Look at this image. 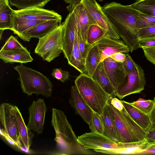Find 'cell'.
Returning a JSON list of instances; mask_svg holds the SVG:
<instances>
[{"label":"cell","instance_id":"cell-9","mask_svg":"<svg viewBox=\"0 0 155 155\" xmlns=\"http://www.w3.org/2000/svg\"><path fill=\"white\" fill-rule=\"evenodd\" d=\"M78 143L87 150L119 149L122 143L115 141L96 132L86 133L78 136Z\"/></svg>","mask_w":155,"mask_h":155},{"label":"cell","instance_id":"cell-41","mask_svg":"<svg viewBox=\"0 0 155 155\" xmlns=\"http://www.w3.org/2000/svg\"><path fill=\"white\" fill-rule=\"evenodd\" d=\"M145 138L148 142L152 143L153 145L155 144V124H151L150 128L146 132Z\"/></svg>","mask_w":155,"mask_h":155},{"label":"cell","instance_id":"cell-22","mask_svg":"<svg viewBox=\"0 0 155 155\" xmlns=\"http://www.w3.org/2000/svg\"><path fill=\"white\" fill-rule=\"evenodd\" d=\"M30 53L26 47L17 50L0 51V58L5 63H25L33 61Z\"/></svg>","mask_w":155,"mask_h":155},{"label":"cell","instance_id":"cell-18","mask_svg":"<svg viewBox=\"0 0 155 155\" xmlns=\"http://www.w3.org/2000/svg\"><path fill=\"white\" fill-rule=\"evenodd\" d=\"M61 23L57 20L46 21L22 33L19 37L25 41H29L31 38L39 39L54 30Z\"/></svg>","mask_w":155,"mask_h":155},{"label":"cell","instance_id":"cell-45","mask_svg":"<svg viewBox=\"0 0 155 155\" xmlns=\"http://www.w3.org/2000/svg\"><path fill=\"white\" fill-rule=\"evenodd\" d=\"M153 101L154 105L151 112L149 115L152 124H155V97L153 98Z\"/></svg>","mask_w":155,"mask_h":155},{"label":"cell","instance_id":"cell-19","mask_svg":"<svg viewBox=\"0 0 155 155\" xmlns=\"http://www.w3.org/2000/svg\"><path fill=\"white\" fill-rule=\"evenodd\" d=\"M151 143L145 139L141 141L129 143H123L122 147L119 149H97L94 151L110 154H140L142 152L150 148Z\"/></svg>","mask_w":155,"mask_h":155},{"label":"cell","instance_id":"cell-34","mask_svg":"<svg viewBox=\"0 0 155 155\" xmlns=\"http://www.w3.org/2000/svg\"><path fill=\"white\" fill-rule=\"evenodd\" d=\"M89 127L91 132L103 134L104 127L101 115L93 111L91 123Z\"/></svg>","mask_w":155,"mask_h":155},{"label":"cell","instance_id":"cell-39","mask_svg":"<svg viewBox=\"0 0 155 155\" xmlns=\"http://www.w3.org/2000/svg\"><path fill=\"white\" fill-rule=\"evenodd\" d=\"M125 58L122 63L123 67L127 74L132 72L134 69L136 63L128 54H125Z\"/></svg>","mask_w":155,"mask_h":155},{"label":"cell","instance_id":"cell-7","mask_svg":"<svg viewBox=\"0 0 155 155\" xmlns=\"http://www.w3.org/2000/svg\"><path fill=\"white\" fill-rule=\"evenodd\" d=\"M0 120L3 129L1 134L8 141L11 140L15 146L23 148L20 141L15 106L6 103L0 106Z\"/></svg>","mask_w":155,"mask_h":155},{"label":"cell","instance_id":"cell-2","mask_svg":"<svg viewBox=\"0 0 155 155\" xmlns=\"http://www.w3.org/2000/svg\"><path fill=\"white\" fill-rule=\"evenodd\" d=\"M51 124L55 134L56 148L52 154H91L79 144L66 115L61 110L52 109Z\"/></svg>","mask_w":155,"mask_h":155},{"label":"cell","instance_id":"cell-11","mask_svg":"<svg viewBox=\"0 0 155 155\" xmlns=\"http://www.w3.org/2000/svg\"><path fill=\"white\" fill-rule=\"evenodd\" d=\"M97 25L112 37L120 39L116 28L102 9V6L96 0H81Z\"/></svg>","mask_w":155,"mask_h":155},{"label":"cell","instance_id":"cell-5","mask_svg":"<svg viewBox=\"0 0 155 155\" xmlns=\"http://www.w3.org/2000/svg\"><path fill=\"white\" fill-rule=\"evenodd\" d=\"M107 103L114 120L120 142L132 143L145 139L146 132L133 119L124 108L121 111L118 110L112 105L109 98Z\"/></svg>","mask_w":155,"mask_h":155},{"label":"cell","instance_id":"cell-6","mask_svg":"<svg viewBox=\"0 0 155 155\" xmlns=\"http://www.w3.org/2000/svg\"><path fill=\"white\" fill-rule=\"evenodd\" d=\"M64 21L54 30L39 41L35 49V53L44 60L51 62L63 52L62 32Z\"/></svg>","mask_w":155,"mask_h":155},{"label":"cell","instance_id":"cell-43","mask_svg":"<svg viewBox=\"0 0 155 155\" xmlns=\"http://www.w3.org/2000/svg\"><path fill=\"white\" fill-rule=\"evenodd\" d=\"M139 48H150L155 46V38L140 40Z\"/></svg>","mask_w":155,"mask_h":155},{"label":"cell","instance_id":"cell-10","mask_svg":"<svg viewBox=\"0 0 155 155\" xmlns=\"http://www.w3.org/2000/svg\"><path fill=\"white\" fill-rule=\"evenodd\" d=\"M67 8L69 11H73L78 31L81 34L84 41L87 43V34L90 27L91 25L97 24L81 0H74Z\"/></svg>","mask_w":155,"mask_h":155},{"label":"cell","instance_id":"cell-3","mask_svg":"<svg viewBox=\"0 0 155 155\" xmlns=\"http://www.w3.org/2000/svg\"><path fill=\"white\" fill-rule=\"evenodd\" d=\"M18 73L22 91L30 96L35 94L46 97L51 96L53 85L50 79L41 72L26 67L23 63L14 67Z\"/></svg>","mask_w":155,"mask_h":155},{"label":"cell","instance_id":"cell-36","mask_svg":"<svg viewBox=\"0 0 155 155\" xmlns=\"http://www.w3.org/2000/svg\"><path fill=\"white\" fill-rule=\"evenodd\" d=\"M138 36L139 41L155 38V26L138 29Z\"/></svg>","mask_w":155,"mask_h":155},{"label":"cell","instance_id":"cell-48","mask_svg":"<svg viewBox=\"0 0 155 155\" xmlns=\"http://www.w3.org/2000/svg\"><path fill=\"white\" fill-rule=\"evenodd\" d=\"M152 147H155V144L153 145L152 146V147H151V148Z\"/></svg>","mask_w":155,"mask_h":155},{"label":"cell","instance_id":"cell-33","mask_svg":"<svg viewBox=\"0 0 155 155\" xmlns=\"http://www.w3.org/2000/svg\"><path fill=\"white\" fill-rule=\"evenodd\" d=\"M131 103L137 108L148 115L150 113L154 105L153 100H146L141 98H140Z\"/></svg>","mask_w":155,"mask_h":155},{"label":"cell","instance_id":"cell-25","mask_svg":"<svg viewBox=\"0 0 155 155\" xmlns=\"http://www.w3.org/2000/svg\"><path fill=\"white\" fill-rule=\"evenodd\" d=\"M12 28L11 31L19 37L21 34L45 21L32 20L18 18L12 14Z\"/></svg>","mask_w":155,"mask_h":155},{"label":"cell","instance_id":"cell-37","mask_svg":"<svg viewBox=\"0 0 155 155\" xmlns=\"http://www.w3.org/2000/svg\"><path fill=\"white\" fill-rule=\"evenodd\" d=\"M77 37L79 48L83 58L85 60L87 54L92 45L85 42L83 40L81 34L77 30Z\"/></svg>","mask_w":155,"mask_h":155},{"label":"cell","instance_id":"cell-15","mask_svg":"<svg viewBox=\"0 0 155 155\" xmlns=\"http://www.w3.org/2000/svg\"><path fill=\"white\" fill-rule=\"evenodd\" d=\"M12 14L20 18L32 20H57L61 22L62 19V16L53 10L39 7L13 10Z\"/></svg>","mask_w":155,"mask_h":155},{"label":"cell","instance_id":"cell-29","mask_svg":"<svg viewBox=\"0 0 155 155\" xmlns=\"http://www.w3.org/2000/svg\"><path fill=\"white\" fill-rule=\"evenodd\" d=\"M130 5L140 13L155 17V0H139Z\"/></svg>","mask_w":155,"mask_h":155},{"label":"cell","instance_id":"cell-47","mask_svg":"<svg viewBox=\"0 0 155 155\" xmlns=\"http://www.w3.org/2000/svg\"><path fill=\"white\" fill-rule=\"evenodd\" d=\"M74 0H64L65 2L67 4H71L72 3ZM100 2H102L104 0H97Z\"/></svg>","mask_w":155,"mask_h":155},{"label":"cell","instance_id":"cell-8","mask_svg":"<svg viewBox=\"0 0 155 155\" xmlns=\"http://www.w3.org/2000/svg\"><path fill=\"white\" fill-rule=\"evenodd\" d=\"M145 84L144 71L136 63L134 70L127 74L124 82L116 91L115 96L122 99L128 95L140 93L144 90Z\"/></svg>","mask_w":155,"mask_h":155},{"label":"cell","instance_id":"cell-17","mask_svg":"<svg viewBox=\"0 0 155 155\" xmlns=\"http://www.w3.org/2000/svg\"><path fill=\"white\" fill-rule=\"evenodd\" d=\"M69 101L74 109L76 114L80 116L85 122L90 125L93 111L84 99L75 85L71 87Z\"/></svg>","mask_w":155,"mask_h":155},{"label":"cell","instance_id":"cell-26","mask_svg":"<svg viewBox=\"0 0 155 155\" xmlns=\"http://www.w3.org/2000/svg\"><path fill=\"white\" fill-rule=\"evenodd\" d=\"M67 60L69 65L74 68L81 73L86 74L85 60L81 55L78 46L77 31L72 52Z\"/></svg>","mask_w":155,"mask_h":155},{"label":"cell","instance_id":"cell-44","mask_svg":"<svg viewBox=\"0 0 155 155\" xmlns=\"http://www.w3.org/2000/svg\"><path fill=\"white\" fill-rule=\"evenodd\" d=\"M110 57L116 61L122 63L125 60L126 56L125 54L121 52H118L112 55Z\"/></svg>","mask_w":155,"mask_h":155},{"label":"cell","instance_id":"cell-28","mask_svg":"<svg viewBox=\"0 0 155 155\" xmlns=\"http://www.w3.org/2000/svg\"><path fill=\"white\" fill-rule=\"evenodd\" d=\"M101 62L100 57L97 46L92 45L87 54L85 61L86 74L92 77L95 71Z\"/></svg>","mask_w":155,"mask_h":155},{"label":"cell","instance_id":"cell-23","mask_svg":"<svg viewBox=\"0 0 155 155\" xmlns=\"http://www.w3.org/2000/svg\"><path fill=\"white\" fill-rule=\"evenodd\" d=\"M20 141L23 147L29 150L34 134L26 125L19 109L15 106Z\"/></svg>","mask_w":155,"mask_h":155},{"label":"cell","instance_id":"cell-40","mask_svg":"<svg viewBox=\"0 0 155 155\" xmlns=\"http://www.w3.org/2000/svg\"><path fill=\"white\" fill-rule=\"evenodd\" d=\"M142 49L147 59L155 65V46L143 48Z\"/></svg>","mask_w":155,"mask_h":155},{"label":"cell","instance_id":"cell-42","mask_svg":"<svg viewBox=\"0 0 155 155\" xmlns=\"http://www.w3.org/2000/svg\"><path fill=\"white\" fill-rule=\"evenodd\" d=\"M114 97L110 96L109 97L111 104L114 107L118 110H122L124 107L121 101Z\"/></svg>","mask_w":155,"mask_h":155},{"label":"cell","instance_id":"cell-27","mask_svg":"<svg viewBox=\"0 0 155 155\" xmlns=\"http://www.w3.org/2000/svg\"><path fill=\"white\" fill-rule=\"evenodd\" d=\"M11 7L9 0H0V30L12 29L13 9Z\"/></svg>","mask_w":155,"mask_h":155},{"label":"cell","instance_id":"cell-32","mask_svg":"<svg viewBox=\"0 0 155 155\" xmlns=\"http://www.w3.org/2000/svg\"><path fill=\"white\" fill-rule=\"evenodd\" d=\"M136 25L138 30L155 26V17L140 13Z\"/></svg>","mask_w":155,"mask_h":155},{"label":"cell","instance_id":"cell-38","mask_svg":"<svg viewBox=\"0 0 155 155\" xmlns=\"http://www.w3.org/2000/svg\"><path fill=\"white\" fill-rule=\"evenodd\" d=\"M51 75L53 78L64 83L69 79V73L68 71H64L60 68H55L52 70Z\"/></svg>","mask_w":155,"mask_h":155},{"label":"cell","instance_id":"cell-46","mask_svg":"<svg viewBox=\"0 0 155 155\" xmlns=\"http://www.w3.org/2000/svg\"><path fill=\"white\" fill-rule=\"evenodd\" d=\"M140 154H155V148L152 147L141 152Z\"/></svg>","mask_w":155,"mask_h":155},{"label":"cell","instance_id":"cell-16","mask_svg":"<svg viewBox=\"0 0 155 155\" xmlns=\"http://www.w3.org/2000/svg\"><path fill=\"white\" fill-rule=\"evenodd\" d=\"M103 62L105 72L115 93L124 82L127 74L122 63L116 61L110 57L105 58Z\"/></svg>","mask_w":155,"mask_h":155},{"label":"cell","instance_id":"cell-14","mask_svg":"<svg viewBox=\"0 0 155 155\" xmlns=\"http://www.w3.org/2000/svg\"><path fill=\"white\" fill-rule=\"evenodd\" d=\"M64 21L62 32V50L64 58L68 59L72 52L77 28L74 12L70 10Z\"/></svg>","mask_w":155,"mask_h":155},{"label":"cell","instance_id":"cell-12","mask_svg":"<svg viewBox=\"0 0 155 155\" xmlns=\"http://www.w3.org/2000/svg\"><path fill=\"white\" fill-rule=\"evenodd\" d=\"M47 107L44 100L39 98L33 101L28 108L29 117L27 126L37 134H42Z\"/></svg>","mask_w":155,"mask_h":155},{"label":"cell","instance_id":"cell-31","mask_svg":"<svg viewBox=\"0 0 155 155\" xmlns=\"http://www.w3.org/2000/svg\"><path fill=\"white\" fill-rule=\"evenodd\" d=\"M107 34L106 32L98 25H91L88 31L87 43L92 45Z\"/></svg>","mask_w":155,"mask_h":155},{"label":"cell","instance_id":"cell-21","mask_svg":"<svg viewBox=\"0 0 155 155\" xmlns=\"http://www.w3.org/2000/svg\"><path fill=\"white\" fill-rule=\"evenodd\" d=\"M121 101L130 116L146 132L152 124L149 115L137 108L131 103Z\"/></svg>","mask_w":155,"mask_h":155},{"label":"cell","instance_id":"cell-1","mask_svg":"<svg viewBox=\"0 0 155 155\" xmlns=\"http://www.w3.org/2000/svg\"><path fill=\"white\" fill-rule=\"evenodd\" d=\"M102 9L130 51L132 52L139 48L136 23L140 12L130 5H123L115 2L105 3Z\"/></svg>","mask_w":155,"mask_h":155},{"label":"cell","instance_id":"cell-20","mask_svg":"<svg viewBox=\"0 0 155 155\" xmlns=\"http://www.w3.org/2000/svg\"><path fill=\"white\" fill-rule=\"evenodd\" d=\"M101 116L104 127L103 134L115 141L120 142L114 120L107 102Z\"/></svg>","mask_w":155,"mask_h":155},{"label":"cell","instance_id":"cell-4","mask_svg":"<svg viewBox=\"0 0 155 155\" xmlns=\"http://www.w3.org/2000/svg\"><path fill=\"white\" fill-rule=\"evenodd\" d=\"M74 83L90 107L93 111L101 115L110 96L96 81L86 74L81 73Z\"/></svg>","mask_w":155,"mask_h":155},{"label":"cell","instance_id":"cell-30","mask_svg":"<svg viewBox=\"0 0 155 155\" xmlns=\"http://www.w3.org/2000/svg\"><path fill=\"white\" fill-rule=\"evenodd\" d=\"M11 6L15 7L18 9L33 7L43 8L50 0H9Z\"/></svg>","mask_w":155,"mask_h":155},{"label":"cell","instance_id":"cell-24","mask_svg":"<svg viewBox=\"0 0 155 155\" xmlns=\"http://www.w3.org/2000/svg\"><path fill=\"white\" fill-rule=\"evenodd\" d=\"M92 78L96 81L103 90L109 95L114 97L115 92L105 72L103 62L99 64L93 74Z\"/></svg>","mask_w":155,"mask_h":155},{"label":"cell","instance_id":"cell-13","mask_svg":"<svg viewBox=\"0 0 155 155\" xmlns=\"http://www.w3.org/2000/svg\"><path fill=\"white\" fill-rule=\"evenodd\" d=\"M94 44L97 47L101 62L116 53H128L130 51L123 41L115 39L107 34Z\"/></svg>","mask_w":155,"mask_h":155},{"label":"cell","instance_id":"cell-35","mask_svg":"<svg viewBox=\"0 0 155 155\" xmlns=\"http://www.w3.org/2000/svg\"><path fill=\"white\" fill-rule=\"evenodd\" d=\"M25 48L18 41L17 37L11 35L1 48L0 51L17 50L22 49Z\"/></svg>","mask_w":155,"mask_h":155}]
</instances>
